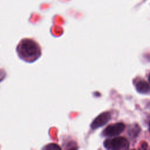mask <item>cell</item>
Returning <instances> with one entry per match:
<instances>
[{
	"instance_id": "obj_5",
	"label": "cell",
	"mask_w": 150,
	"mask_h": 150,
	"mask_svg": "<svg viewBox=\"0 0 150 150\" xmlns=\"http://www.w3.org/2000/svg\"><path fill=\"white\" fill-rule=\"evenodd\" d=\"M136 89L140 93H147L150 91V87L148 83L144 81L141 80L139 81L136 84Z\"/></svg>"
},
{
	"instance_id": "obj_1",
	"label": "cell",
	"mask_w": 150,
	"mask_h": 150,
	"mask_svg": "<svg viewBox=\"0 0 150 150\" xmlns=\"http://www.w3.org/2000/svg\"><path fill=\"white\" fill-rule=\"evenodd\" d=\"M19 52L20 56L29 59L33 57L36 58L40 54V49L38 45L30 39H25L22 41L19 45Z\"/></svg>"
},
{
	"instance_id": "obj_3",
	"label": "cell",
	"mask_w": 150,
	"mask_h": 150,
	"mask_svg": "<svg viewBox=\"0 0 150 150\" xmlns=\"http://www.w3.org/2000/svg\"><path fill=\"white\" fill-rule=\"evenodd\" d=\"M125 125L121 122L108 125L103 131V134L107 137H114L120 134L124 131Z\"/></svg>"
},
{
	"instance_id": "obj_8",
	"label": "cell",
	"mask_w": 150,
	"mask_h": 150,
	"mask_svg": "<svg viewBox=\"0 0 150 150\" xmlns=\"http://www.w3.org/2000/svg\"><path fill=\"white\" fill-rule=\"evenodd\" d=\"M149 131H150V122H149Z\"/></svg>"
},
{
	"instance_id": "obj_4",
	"label": "cell",
	"mask_w": 150,
	"mask_h": 150,
	"mask_svg": "<svg viewBox=\"0 0 150 150\" xmlns=\"http://www.w3.org/2000/svg\"><path fill=\"white\" fill-rule=\"evenodd\" d=\"M111 119V114L109 112H104L98 115L92 122L91 128L97 129L104 125Z\"/></svg>"
},
{
	"instance_id": "obj_2",
	"label": "cell",
	"mask_w": 150,
	"mask_h": 150,
	"mask_svg": "<svg viewBox=\"0 0 150 150\" xmlns=\"http://www.w3.org/2000/svg\"><path fill=\"white\" fill-rule=\"evenodd\" d=\"M104 146L108 149H127L128 147V142L124 137H116L106 139L104 142Z\"/></svg>"
},
{
	"instance_id": "obj_7",
	"label": "cell",
	"mask_w": 150,
	"mask_h": 150,
	"mask_svg": "<svg viewBox=\"0 0 150 150\" xmlns=\"http://www.w3.org/2000/svg\"><path fill=\"white\" fill-rule=\"evenodd\" d=\"M149 83H150V74H149Z\"/></svg>"
},
{
	"instance_id": "obj_6",
	"label": "cell",
	"mask_w": 150,
	"mask_h": 150,
	"mask_svg": "<svg viewBox=\"0 0 150 150\" xmlns=\"http://www.w3.org/2000/svg\"><path fill=\"white\" fill-rule=\"evenodd\" d=\"M47 149H60V147H59L58 145H56V144H50L47 147H46Z\"/></svg>"
}]
</instances>
